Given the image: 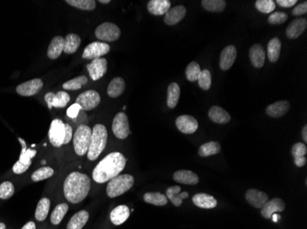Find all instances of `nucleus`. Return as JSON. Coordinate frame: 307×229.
Returning <instances> with one entry per match:
<instances>
[{"instance_id":"obj_11","label":"nucleus","mask_w":307,"mask_h":229,"mask_svg":"<svg viewBox=\"0 0 307 229\" xmlns=\"http://www.w3.org/2000/svg\"><path fill=\"white\" fill-rule=\"evenodd\" d=\"M43 87L44 82L39 78H35L19 84L16 88V92L19 96H32L37 95Z\"/></svg>"},{"instance_id":"obj_5","label":"nucleus","mask_w":307,"mask_h":229,"mask_svg":"<svg viewBox=\"0 0 307 229\" xmlns=\"http://www.w3.org/2000/svg\"><path fill=\"white\" fill-rule=\"evenodd\" d=\"M135 184L134 176L130 174L118 175L115 178L109 181L107 185V194L110 198L120 196L128 191Z\"/></svg>"},{"instance_id":"obj_30","label":"nucleus","mask_w":307,"mask_h":229,"mask_svg":"<svg viewBox=\"0 0 307 229\" xmlns=\"http://www.w3.org/2000/svg\"><path fill=\"white\" fill-rule=\"evenodd\" d=\"M125 90V82L122 77H115L112 79L108 86V96L111 98H116L121 96Z\"/></svg>"},{"instance_id":"obj_47","label":"nucleus","mask_w":307,"mask_h":229,"mask_svg":"<svg viewBox=\"0 0 307 229\" xmlns=\"http://www.w3.org/2000/svg\"><path fill=\"white\" fill-rule=\"evenodd\" d=\"M307 153V148L306 146L305 143H296L295 144L293 148H292V154L294 156V158H297V157H303V156H306Z\"/></svg>"},{"instance_id":"obj_40","label":"nucleus","mask_w":307,"mask_h":229,"mask_svg":"<svg viewBox=\"0 0 307 229\" xmlns=\"http://www.w3.org/2000/svg\"><path fill=\"white\" fill-rule=\"evenodd\" d=\"M65 3L81 10L91 11L96 7V1L94 0H66Z\"/></svg>"},{"instance_id":"obj_46","label":"nucleus","mask_w":307,"mask_h":229,"mask_svg":"<svg viewBox=\"0 0 307 229\" xmlns=\"http://www.w3.org/2000/svg\"><path fill=\"white\" fill-rule=\"evenodd\" d=\"M287 19H288V16L286 13L277 11V12L272 13L269 16L268 21H269V24H271V25H278V24L284 23Z\"/></svg>"},{"instance_id":"obj_31","label":"nucleus","mask_w":307,"mask_h":229,"mask_svg":"<svg viewBox=\"0 0 307 229\" xmlns=\"http://www.w3.org/2000/svg\"><path fill=\"white\" fill-rule=\"evenodd\" d=\"M180 97V88L177 83H171L167 88L166 104L169 109H175L179 103Z\"/></svg>"},{"instance_id":"obj_26","label":"nucleus","mask_w":307,"mask_h":229,"mask_svg":"<svg viewBox=\"0 0 307 229\" xmlns=\"http://www.w3.org/2000/svg\"><path fill=\"white\" fill-rule=\"evenodd\" d=\"M64 38L62 36H55L51 39L48 51H47V56L51 60L57 59L61 53L64 51Z\"/></svg>"},{"instance_id":"obj_37","label":"nucleus","mask_w":307,"mask_h":229,"mask_svg":"<svg viewBox=\"0 0 307 229\" xmlns=\"http://www.w3.org/2000/svg\"><path fill=\"white\" fill-rule=\"evenodd\" d=\"M202 4L205 9L210 12H222L226 6L224 0H203Z\"/></svg>"},{"instance_id":"obj_16","label":"nucleus","mask_w":307,"mask_h":229,"mask_svg":"<svg viewBox=\"0 0 307 229\" xmlns=\"http://www.w3.org/2000/svg\"><path fill=\"white\" fill-rule=\"evenodd\" d=\"M237 59V48L234 45H228L224 48L220 55V67L224 71L230 69Z\"/></svg>"},{"instance_id":"obj_2","label":"nucleus","mask_w":307,"mask_h":229,"mask_svg":"<svg viewBox=\"0 0 307 229\" xmlns=\"http://www.w3.org/2000/svg\"><path fill=\"white\" fill-rule=\"evenodd\" d=\"M90 185L91 181L87 174L78 172H71L64 180V196L72 204H78L88 196Z\"/></svg>"},{"instance_id":"obj_20","label":"nucleus","mask_w":307,"mask_h":229,"mask_svg":"<svg viewBox=\"0 0 307 229\" xmlns=\"http://www.w3.org/2000/svg\"><path fill=\"white\" fill-rule=\"evenodd\" d=\"M186 7L184 6H176L170 8L165 15L164 21L166 25H176L184 19L186 16Z\"/></svg>"},{"instance_id":"obj_48","label":"nucleus","mask_w":307,"mask_h":229,"mask_svg":"<svg viewBox=\"0 0 307 229\" xmlns=\"http://www.w3.org/2000/svg\"><path fill=\"white\" fill-rule=\"evenodd\" d=\"M81 107L78 104H73L69 109H67V116L70 118H76L79 112L81 111Z\"/></svg>"},{"instance_id":"obj_29","label":"nucleus","mask_w":307,"mask_h":229,"mask_svg":"<svg viewBox=\"0 0 307 229\" xmlns=\"http://www.w3.org/2000/svg\"><path fill=\"white\" fill-rule=\"evenodd\" d=\"M89 218H90V214L88 211L81 210L77 212L76 215L71 217L67 225V229H83L85 225L88 223Z\"/></svg>"},{"instance_id":"obj_44","label":"nucleus","mask_w":307,"mask_h":229,"mask_svg":"<svg viewBox=\"0 0 307 229\" xmlns=\"http://www.w3.org/2000/svg\"><path fill=\"white\" fill-rule=\"evenodd\" d=\"M198 83L200 87L203 90L210 89L211 85V75L210 71L203 70L200 74V76L198 78Z\"/></svg>"},{"instance_id":"obj_15","label":"nucleus","mask_w":307,"mask_h":229,"mask_svg":"<svg viewBox=\"0 0 307 229\" xmlns=\"http://www.w3.org/2000/svg\"><path fill=\"white\" fill-rule=\"evenodd\" d=\"M246 200L255 208L261 209L263 205L269 201V196L264 191L256 189H250L246 192Z\"/></svg>"},{"instance_id":"obj_22","label":"nucleus","mask_w":307,"mask_h":229,"mask_svg":"<svg viewBox=\"0 0 307 229\" xmlns=\"http://www.w3.org/2000/svg\"><path fill=\"white\" fill-rule=\"evenodd\" d=\"M192 202L196 206L204 209H212L217 205V200L207 193H197L192 197Z\"/></svg>"},{"instance_id":"obj_32","label":"nucleus","mask_w":307,"mask_h":229,"mask_svg":"<svg viewBox=\"0 0 307 229\" xmlns=\"http://www.w3.org/2000/svg\"><path fill=\"white\" fill-rule=\"evenodd\" d=\"M81 43V38L75 33H70L64 38V52L66 54H73L77 51Z\"/></svg>"},{"instance_id":"obj_56","label":"nucleus","mask_w":307,"mask_h":229,"mask_svg":"<svg viewBox=\"0 0 307 229\" xmlns=\"http://www.w3.org/2000/svg\"><path fill=\"white\" fill-rule=\"evenodd\" d=\"M0 229H6V225L3 223H0Z\"/></svg>"},{"instance_id":"obj_25","label":"nucleus","mask_w":307,"mask_h":229,"mask_svg":"<svg viewBox=\"0 0 307 229\" xmlns=\"http://www.w3.org/2000/svg\"><path fill=\"white\" fill-rule=\"evenodd\" d=\"M130 217V209L126 205H119L110 212V221L115 226L124 223Z\"/></svg>"},{"instance_id":"obj_8","label":"nucleus","mask_w":307,"mask_h":229,"mask_svg":"<svg viewBox=\"0 0 307 229\" xmlns=\"http://www.w3.org/2000/svg\"><path fill=\"white\" fill-rule=\"evenodd\" d=\"M112 131L116 138L120 140H125L131 133L129 125L128 116L124 112H120L116 114L112 122Z\"/></svg>"},{"instance_id":"obj_45","label":"nucleus","mask_w":307,"mask_h":229,"mask_svg":"<svg viewBox=\"0 0 307 229\" xmlns=\"http://www.w3.org/2000/svg\"><path fill=\"white\" fill-rule=\"evenodd\" d=\"M15 192V188L12 183L6 181L0 185V199L6 200L12 196Z\"/></svg>"},{"instance_id":"obj_6","label":"nucleus","mask_w":307,"mask_h":229,"mask_svg":"<svg viewBox=\"0 0 307 229\" xmlns=\"http://www.w3.org/2000/svg\"><path fill=\"white\" fill-rule=\"evenodd\" d=\"M92 129L87 125H80L73 138L74 150L78 156H84L89 152Z\"/></svg>"},{"instance_id":"obj_55","label":"nucleus","mask_w":307,"mask_h":229,"mask_svg":"<svg viewBox=\"0 0 307 229\" xmlns=\"http://www.w3.org/2000/svg\"><path fill=\"white\" fill-rule=\"evenodd\" d=\"M99 2H100V3H102V4H109V3H110L109 0H100Z\"/></svg>"},{"instance_id":"obj_21","label":"nucleus","mask_w":307,"mask_h":229,"mask_svg":"<svg viewBox=\"0 0 307 229\" xmlns=\"http://www.w3.org/2000/svg\"><path fill=\"white\" fill-rule=\"evenodd\" d=\"M171 2L169 0H151L148 4V10L154 16L166 15L170 9Z\"/></svg>"},{"instance_id":"obj_7","label":"nucleus","mask_w":307,"mask_h":229,"mask_svg":"<svg viewBox=\"0 0 307 229\" xmlns=\"http://www.w3.org/2000/svg\"><path fill=\"white\" fill-rule=\"evenodd\" d=\"M95 35L99 39H102V42L115 41L121 36V30L114 23L105 22L97 28Z\"/></svg>"},{"instance_id":"obj_13","label":"nucleus","mask_w":307,"mask_h":229,"mask_svg":"<svg viewBox=\"0 0 307 229\" xmlns=\"http://www.w3.org/2000/svg\"><path fill=\"white\" fill-rule=\"evenodd\" d=\"M176 126L182 133L192 134L197 131L199 124L195 117L189 114H182L177 118Z\"/></svg>"},{"instance_id":"obj_51","label":"nucleus","mask_w":307,"mask_h":229,"mask_svg":"<svg viewBox=\"0 0 307 229\" xmlns=\"http://www.w3.org/2000/svg\"><path fill=\"white\" fill-rule=\"evenodd\" d=\"M295 159V165L297 167H304V166L307 164V159L306 156H303V157H297V158H294Z\"/></svg>"},{"instance_id":"obj_24","label":"nucleus","mask_w":307,"mask_h":229,"mask_svg":"<svg viewBox=\"0 0 307 229\" xmlns=\"http://www.w3.org/2000/svg\"><path fill=\"white\" fill-rule=\"evenodd\" d=\"M290 109V103L285 100L282 101H277L271 105L266 109V113L270 117H281L282 115L286 114Z\"/></svg>"},{"instance_id":"obj_1","label":"nucleus","mask_w":307,"mask_h":229,"mask_svg":"<svg viewBox=\"0 0 307 229\" xmlns=\"http://www.w3.org/2000/svg\"><path fill=\"white\" fill-rule=\"evenodd\" d=\"M127 159L121 153H111L95 167L92 176L98 184H104L115 178L125 168Z\"/></svg>"},{"instance_id":"obj_12","label":"nucleus","mask_w":307,"mask_h":229,"mask_svg":"<svg viewBox=\"0 0 307 229\" xmlns=\"http://www.w3.org/2000/svg\"><path fill=\"white\" fill-rule=\"evenodd\" d=\"M45 101L48 105L49 109L51 108H64L69 101H70V96L64 92V91H59L56 94H53L51 92L47 93L45 96Z\"/></svg>"},{"instance_id":"obj_50","label":"nucleus","mask_w":307,"mask_h":229,"mask_svg":"<svg viewBox=\"0 0 307 229\" xmlns=\"http://www.w3.org/2000/svg\"><path fill=\"white\" fill-rule=\"evenodd\" d=\"M275 3H278L279 6L282 7H291V6H295L297 3V0H278Z\"/></svg>"},{"instance_id":"obj_9","label":"nucleus","mask_w":307,"mask_h":229,"mask_svg":"<svg viewBox=\"0 0 307 229\" xmlns=\"http://www.w3.org/2000/svg\"><path fill=\"white\" fill-rule=\"evenodd\" d=\"M101 103V96L95 90H89L77 96L76 104H78L83 111L96 109Z\"/></svg>"},{"instance_id":"obj_27","label":"nucleus","mask_w":307,"mask_h":229,"mask_svg":"<svg viewBox=\"0 0 307 229\" xmlns=\"http://www.w3.org/2000/svg\"><path fill=\"white\" fill-rule=\"evenodd\" d=\"M181 188L179 186H171L166 190V198L169 199V201L175 206L179 207L183 202V199L189 197V193L187 191L181 192Z\"/></svg>"},{"instance_id":"obj_39","label":"nucleus","mask_w":307,"mask_h":229,"mask_svg":"<svg viewBox=\"0 0 307 229\" xmlns=\"http://www.w3.org/2000/svg\"><path fill=\"white\" fill-rule=\"evenodd\" d=\"M88 83V78L85 76H77L74 79H71L69 81L63 83V88L66 91H76L81 89V87Z\"/></svg>"},{"instance_id":"obj_49","label":"nucleus","mask_w":307,"mask_h":229,"mask_svg":"<svg viewBox=\"0 0 307 229\" xmlns=\"http://www.w3.org/2000/svg\"><path fill=\"white\" fill-rule=\"evenodd\" d=\"M307 13V2L305 1L304 3L299 4L298 6H295L293 10V15L294 16H302L304 14Z\"/></svg>"},{"instance_id":"obj_38","label":"nucleus","mask_w":307,"mask_h":229,"mask_svg":"<svg viewBox=\"0 0 307 229\" xmlns=\"http://www.w3.org/2000/svg\"><path fill=\"white\" fill-rule=\"evenodd\" d=\"M68 211V205L65 203L58 204L57 206L53 209L51 216V222L52 225L57 226L62 222L64 216L66 215Z\"/></svg>"},{"instance_id":"obj_17","label":"nucleus","mask_w":307,"mask_h":229,"mask_svg":"<svg viewBox=\"0 0 307 229\" xmlns=\"http://www.w3.org/2000/svg\"><path fill=\"white\" fill-rule=\"evenodd\" d=\"M285 209V204L280 198H274L268 201L261 208V215L266 219H270L273 214L281 213Z\"/></svg>"},{"instance_id":"obj_54","label":"nucleus","mask_w":307,"mask_h":229,"mask_svg":"<svg viewBox=\"0 0 307 229\" xmlns=\"http://www.w3.org/2000/svg\"><path fill=\"white\" fill-rule=\"evenodd\" d=\"M280 218H281V217H280V216H278V215H276V214H273V215H272V217H271V218H270V219H272L274 223H277V222H278V220H279Z\"/></svg>"},{"instance_id":"obj_41","label":"nucleus","mask_w":307,"mask_h":229,"mask_svg":"<svg viewBox=\"0 0 307 229\" xmlns=\"http://www.w3.org/2000/svg\"><path fill=\"white\" fill-rule=\"evenodd\" d=\"M54 173L53 169L48 166H45L38 169L32 174V180L33 182H40L46 179L50 178Z\"/></svg>"},{"instance_id":"obj_23","label":"nucleus","mask_w":307,"mask_h":229,"mask_svg":"<svg viewBox=\"0 0 307 229\" xmlns=\"http://www.w3.org/2000/svg\"><path fill=\"white\" fill-rule=\"evenodd\" d=\"M265 51L261 44H254L250 50L251 64L256 68H261L265 63Z\"/></svg>"},{"instance_id":"obj_18","label":"nucleus","mask_w":307,"mask_h":229,"mask_svg":"<svg viewBox=\"0 0 307 229\" xmlns=\"http://www.w3.org/2000/svg\"><path fill=\"white\" fill-rule=\"evenodd\" d=\"M307 28V20L305 18H299L293 20L286 30V35L290 39L299 38Z\"/></svg>"},{"instance_id":"obj_35","label":"nucleus","mask_w":307,"mask_h":229,"mask_svg":"<svg viewBox=\"0 0 307 229\" xmlns=\"http://www.w3.org/2000/svg\"><path fill=\"white\" fill-rule=\"evenodd\" d=\"M221 152V145L217 141H210L203 144L199 149V155L201 157H209Z\"/></svg>"},{"instance_id":"obj_34","label":"nucleus","mask_w":307,"mask_h":229,"mask_svg":"<svg viewBox=\"0 0 307 229\" xmlns=\"http://www.w3.org/2000/svg\"><path fill=\"white\" fill-rule=\"evenodd\" d=\"M50 205H51V202L48 198H43L39 201L36 211H35V218L37 219V221L39 222L45 221L49 214Z\"/></svg>"},{"instance_id":"obj_53","label":"nucleus","mask_w":307,"mask_h":229,"mask_svg":"<svg viewBox=\"0 0 307 229\" xmlns=\"http://www.w3.org/2000/svg\"><path fill=\"white\" fill-rule=\"evenodd\" d=\"M302 136L305 142H307V125H305L302 129Z\"/></svg>"},{"instance_id":"obj_52","label":"nucleus","mask_w":307,"mask_h":229,"mask_svg":"<svg viewBox=\"0 0 307 229\" xmlns=\"http://www.w3.org/2000/svg\"><path fill=\"white\" fill-rule=\"evenodd\" d=\"M21 229H36V226L34 222H28Z\"/></svg>"},{"instance_id":"obj_3","label":"nucleus","mask_w":307,"mask_h":229,"mask_svg":"<svg viewBox=\"0 0 307 229\" xmlns=\"http://www.w3.org/2000/svg\"><path fill=\"white\" fill-rule=\"evenodd\" d=\"M48 136L51 145L60 148L70 142L73 138V130L69 124H65L61 119H54L51 122Z\"/></svg>"},{"instance_id":"obj_14","label":"nucleus","mask_w":307,"mask_h":229,"mask_svg":"<svg viewBox=\"0 0 307 229\" xmlns=\"http://www.w3.org/2000/svg\"><path fill=\"white\" fill-rule=\"evenodd\" d=\"M90 76L93 81L101 79L107 72V60L105 58H98L92 60L90 64L87 65Z\"/></svg>"},{"instance_id":"obj_43","label":"nucleus","mask_w":307,"mask_h":229,"mask_svg":"<svg viewBox=\"0 0 307 229\" xmlns=\"http://www.w3.org/2000/svg\"><path fill=\"white\" fill-rule=\"evenodd\" d=\"M256 8L259 12L271 13L273 10H275V2L273 0H257L255 3Z\"/></svg>"},{"instance_id":"obj_19","label":"nucleus","mask_w":307,"mask_h":229,"mask_svg":"<svg viewBox=\"0 0 307 229\" xmlns=\"http://www.w3.org/2000/svg\"><path fill=\"white\" fill-rule=\"evenodd\" d=\"M173 179L177 183L182 184V185H198L200 182L198 175L192 171H188V170H179V171L174 172Z\"/></svg>"},{"instance_id":"obj_33","label":"nucleus","mask_w":307,"mask_h":229,"mask_svg":"<svg viewBox=\"0 0 307 229\" xmlns=\"http://www.w3.org/2000/svg\"><path fill=\"white\" fill-rule=\"evenodd\" d=\"M282 42L278 38H273L269 40L268 44V57L271 63H276L281 54Z\"/></svg>"},{"instance_id":"obj_36","label":"nucleus","mask_w":307,"mask_h":229,"mask_svg":"<svg viewBox=\"0 0 307 229\" xmlns=\"http://www.w3.org/2000/svg\"><path fill=\"white\" fill-rule=\"evenodd\" d=\"M144 201L148 204L157 205V206H163L167 204V198L165 194L155 191V192H147L144 195Z\"/></svg>"},{"instance_id":"obj_42","label":"nucleus","mask_w":307,"mask_h":229,"mask_svg":"<svg viewBox=\"0 0 307 229\" xmlns=\"http://www.w3.org/2000/svg\"><path fill=\"white\" fill-rule=\"evenodd\" d=\"M201 67L196 62H192L186 68V77L188 81L190 82H196L198 81L200 74H201Z\"/></svg>"},{"instance_id":"obj_10","label":"nucleus","mask_w":307,"mask_h":229,"mask_svg":"<svg viewBox=\"0 0 307 229\" xmlns=\"http://www.w3.org/2000/svg\"><path fill=\"white\" fill-rule=\"evenodd\" d=\"M109 50L110 47L109 44L102 41H94L85 48L82 57L87 60H95L107 54Z\"/></svg>"},{"instance_id":"obj_4","label":"nucleus","mask_w":307,"mask_h":229,"mask_svg":"<svg viewBox=\"0 0 307 229\" xmlns=\"http://www.w3.org/2000/svg\"><path fill=\"white\" fill-rule=\"evenodd\" d=\"M108 131L102 124H97L92 128L88 158L90 160H96L107 145Z\"/></svg>"},{"instance_id":"obj_28","label":"nucleus","mask_w":307,"mask_h":229,"mask_svg":"<svg viewBox=\"0 0 307 229\" xmlns=\"http://www.w3.org/2000/svg\"><path fill=\"white\" fill-rule=\"evenodd\" d=\"M209 118L217 124H226L231 120V115L224 109L213 106L209 110Z\"/></svg>"}]
</instances>
